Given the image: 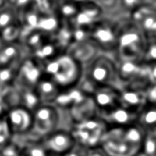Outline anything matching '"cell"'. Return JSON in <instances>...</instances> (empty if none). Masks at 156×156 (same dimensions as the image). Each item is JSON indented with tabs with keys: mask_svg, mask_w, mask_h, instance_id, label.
Returning a JSON list of instances; mask_svg holds the SVG:
<instances>
[{
	"mask_svg": "<svg viewBox=\"0 0 156 156\" xmlns=\"http://www.w3.org/2000/svg\"><path fill=\"white\" fill-rule=\"evenodd\" d=\"M85 93H90L99 87H112L121 90L122 84L119 79L116 60L100 53L82 69V77L78 85Z\"/></svg>",
	"mask_w": 156,
	"mask_h": 156,
	"instance_id": "obj_1",
	"label": "cell"
},
{
	"mask_svg": "<svg viewBox=\"0 0 156 156\" xmlns=\"http://www.w3.org/2000/svg\"><path fill=\"white\" fill-rule=\"evenodd\" d=\"M43 74L61 90L77 87L82 77L83 67L69 54H59L42 63Z\"/></svg>",
	"mask_w": 156,
	"mask_h": 156,
	"instance_id": "obj_2",
	"label": "cell"
},
{
	"mask_svg": "<svg viewBox=\"0 0 156 156\" xmlns=\"http://www.w3.org/2000/svg\"><path fill=\"white\" fill-rule=\"evenodd\" d=\"M147 38L129 18L120 21L115 60H142Z\"/></svg>",
	"mask_w": 156,
	"mask_h": 156,
	"instance_id": "obj_3",
	"label": "cell"
},
{
	"mask_svg": "<svg viewBox=\"0 0 156 156\" xmlns=\"http://www.w3.org/2000/svg\"><path fill=\"white\" fill-rule=\"evenodd\" d=\"M120 21L102 17L91 27L89 34V38L99 51L113 58L117 50Z\"/></svg>",
	"mask_w": 156,
	"mask_h": 156,
	"instance_id": "obj_4",
	"label": "cell"
},
{
	"mask_svg": "<svg viewBox=\"0 0 156 156\" xmlns=\"http://www.w3.org/2000/svg\"><path fill=\"white\" fill-rule=\"evenodd\" d=\"M107 129V124L97 115L72 125L69 131L77 144L89 149L101 145Z\"/></svg>",
	"mask_w": 156,
	"mask_h": 156,
	"instance_id": "obj_5",
	"label": "cell"
},
{
	"mask_svg": "<svg viewBox=\"0 0 156 156\" xmlns=\"http://www.w3.org/2000/svg\"><path fill=\"white\" fill-rule=\"evenodd\" d=\"M33 127L31 134L42 138L61 128L62 112L54 104H39L33 112Z\"/></svg>",
	"mask_w": 156,
	"mask_h": 156,
	"instance_id": "obj_6",
	"label": "cell"
},
{
	"mask_svg": "<svg viewBox=\"0 0 156 156\" xmlns=\"http://www.w3.org/2000/svg\"><path fill=\"white\" fill-rule=\"evenodd\" d=\"M116 65L122 87L145 90L150 84L148 65L142 60H116Z\"/></svg>",
	"mask_w": 156,
	"mask_h": 156,
	"instance_id": "obj_7",
	"label": "cell"
},
{
	"mask_svg": "<svg viewBox=\"0 0 156 156\" xmlns=\"http://www.w3.org/2000/svg\"><path fill=\"white\" fill-rule=\"evenodd\" d=\"M43 76L42 63L30 55H27L19 63L15 87L18 89L34 90Z\"/></svg>",
	"mask_w": 156,
	"mask_h": 156,
	"instance_id": "obj_8",
	"label": "cell"
},
{
	"mask_svg": "<svg viewBox=\"0 0 156 156\" xmlns=\"http://www.w3.org/2000/svg\"><path fill=\"white\" fill-rule=\"evenodd\" d=\"M40 142L49 154L56 156H62L76 145L70 131L65 128H59L40 138Z\"/></svg>",
	"mask_w": 156,
	"mask_h": 156,
	"instance_id": "obj_9",
	"label": "cell"
},
{
	"mask_svg": "<svg viewBox=\"0 0 156 156\" xmlns=\"http://www.w3.org/2000/svg\"><path fill=\"white\" fill-rule=\"evenodd\" d=\"M5 119L13 137L25 136L31 133L33 127L32 112L22 106L10 108Z\"/></svg>",
	"mask_w": 156,
	"mask_h": 156,
	"instance_id": "obj_10",
	"label": "cell"
},
{
	"mask_svg": "<svg viewBox=\"0 0 156 156\" xmlns=\"http://www.w3.org/2000/svg\"><path fill=\"white\" fill-rule=\"evenodd\" d=\"M102 17H104V15L101 8L90 0L80 5L78 13L69 25L71 28H81L90 31Z\"/></svg>",
	"mask_w": 156,
	"mask_h": 156,
	"instance_id": "obj_11",
	"label": "cell"
},
{
	"mask_svg": "<svg viewBox=\"0 0 156 156\" xmlns=\"http://www.w3.org/2000/svg\"><path fill=\"white\" fill-rule=\"evenodd\" d=\"M130 19L140 28L147 40L156 38V5L142 6L130 15Z\"/></svg>",
	"mask_w": 156,
	"mask_h": 156,
	"instance_id": "obj_12",
	"label": "cell"
},
{
	"mask_svg": "<svg viewBox=\"0 0 156 156\" xmlns=\"http://www.w3.org/2000/svg\"><path fill=\"white\" fill-rule=\"evenodd\" d=\"M90 97L97 109L98 115L121 106L120 90L112 87H99L91 93Z\"/></svg>",
	"mask_w": 156,
	"mask_h": 156,
	"instance_id": "obj_13",
	"label": "cell"
},
{
	"mask_svg": "<svg viewBox=\"0 0 156 156\" xmlns=\"http://www.w3.org/2000/svg\"><path fill=\"white\" fill-rule=\"evenodd\" d=\"M107 156H135L141 148L121 137L104 134L100 145Z\"/></svg>",
	"mask_w": 156,
	"mask_h": 156,
	"instance_id": "obj_14",
	"label": "cell"
},
{
	"mask_svg": "<svg viewBox=\"0 0 156 156\" xmlns=\"http://www.w3.org/2000/svg\"><path fill=\"white\" fill-rule=\"evenodd\" d=\"M66 53L69 54L82 67H84L93 58H95L101 52L90 38H86L83 40L72 42L67 48Z\"/></svg>",
	"mask_w": 156,
	"mask_h": 156,
	"instance_id": "obj_15",
	"label": "cell"
},
{
	"mask_svg": "<svg viewBox=\"0 0 156 156\" xmlns=\"http://www.w3.org/2000/svg\"><path fill=\"white\" fill-rule=\"evenodd\" d=\"M98 116L103 120L109 128L125 127L137 123L138 112L122 106H118L111 111L101 113Z\"/></svg>",
	"mask_w": 156,
	"mask_h": 156,
	"instance_id": "obj_16",
	"label": "cell"
},
{
	"mask_svg": "<svg viewBox=\"0 0 156 156\" xmlns=\"http://www.w3.org/2000/svg\"><path fill=\"white\" fill-rule=\"evenodd\" d=\"M27 54L21 42L0 41V68L18 64Z\"/></svg>",
	"mask_w": 156,
	"mask_h": 156,
	"instance_id": "obj_17",
	"label": "cell"
},
{
	"mask_svg": "<svg viewBox=\"0 0 156 156\" xmlns=\"http://www.w3.org/2000/svg\"><path fill=\"white\" fill-rule=\"evenodd\" d=\"M120 101L121 106L139 112L147 104L145 90L122 87L120 90Z\"/></svg>",
	"mask_w": 156,
	"mask_h": 156,
	"instance_id": "obj_18",
	"label": "cell"
},
{
	"mask_svg": "<svg viewBox=\"0 0 156 156\" xmlns=\"http://www.w3.org/2000/svg\"><path fill=\"white\" fill-rule=\"evenodd\" d=\"M34 90L41 103L53 104L59 95L61 89L53 80L43 74Z\"/></svg>",
	"mask_w": 156,
	"mask_h": 156,
	"instance_id": "obj_19",
	"label": "cell"
},
{
	"mask_svg": "<svg viewBox=\"0 0 156 156\" xmlns=\"http://www.w3.org/2000/svg\"><path fill=\"white\" fill-rule=\"evenodd\" d=\"M137 124L147 133L156 130V105L146 104L139 112Z\"/></svg>",
	"mask_w": 156,
	"mask_h": 156,
	"instance_id": "obj_20",
	"label": "cell"
},
{
	"mask_svg": "<svg viewBox=\"0 0 156 156\" xmlns=\"http://www.w3.org/2000/svg\"><path fill=\"white\" fill-rule=\"evenodd\" d=\"M24 27L21 22H16L0 29V41L2 42H21L24 33Z\"/></svg>",
	"mask_w": 156,
	"mask_h": 156,
	"instance_id": "obj_21",
	"label": "cell"
},
{
	"mask_svg": "<svg viewBox=\"0 0 156 156\" xmlns=\"http://www.w3.org/2000/svg\"><path fill=\"white\" fill-rule=\"evenodd\" d=\"M19 63L0 68V90L13 87L15 85Z\"/></svg>",
	"mask_w": 156,
	"mask_h": 156,
	"instance_id": "obj_22",
	"label": "cell"
},
{
	"mask_svg": "<svg viewBox=\"0 0 156 156\" xmlns=\"http://www.w3.org/2000/svg\"><path fill=\"white\" fill-rule=\"evenodd\" d=\"M122 9L130 16L134 10L145 6V5H156V0H120Z\"/></svg>",
	"mask_w": 156,
	"mask_h": 156,
	"instance_id": "obj_23",
	"label": "cell"
},
{
	"mask_svg": "<svg viewBox=\"0 0 156 156\" xmlns=\"http://www.w3.org/2000/svg\"><path fill=\"white\" fill-rule=\"evenodd\" d=\"M13 140V135L9 130L6 121L4 118H0V152L9 144Z\"/></svg>",
	"mask_w": 156,
	"mask_h": 156,
	"instance_id": "obj_24",
	"label": "cell"
},
{
	"mask_svg": "<svg viewBox=\"0 0 156 156\" xmlns=\"http://www.w3.org/2000/svg\"><path fill=\"white\" fill-rule=\"evenodd\" d=\"M142 61L145 64H153L156 62V38L147 41Z\"/></svg>",
	"mask_w": 156,
	"mask_h": 156,
	"instance_id": "obj_25",
	"label": "cell"
},
{
	"mask_svg": "<svg viewBox=\"0 0 156 156\" xmlns=\"http://www.w3.org/2000/svg\"><path fill=\"white\" fill-rule=\"evenodd\" d=\"M91 1H93L96 5H98L101 8L104 16L110 10H111V12H112L118 8L122 9L120 0H91Z\"/></svg>",
	"mask_w": 156,
	"mask_h": 156,
	"instance_id": "obj_26",
	"label": "cell"
},
{
	"mask_svg": "<svg viewBox=\"0 0 156 156\" xmlns=\"http://www.w3.org/2000/svg\"><path fill=\"white\" fill-rule=\"evenodd\" d=\"M146 101L148 104L156 105V83H150L145 89Z\"/></svg>",
	"mask_w": 156,
	"mask_h": 156,
	"instance_id": "obj_27",
	"label": "cell"
},
{
	"mask_svg": "<svg viewBox=\"0 0 156 156\" xmlns=\"http://www.w3.org/2000/svg\"><path fill=\"white\" fill-rule=\"evenodd\" d=\"M85 151H86L85 148L76 144V145L71 150H69L68 153H66L62 156H84Z\"/></svg>",
	"mask_w": 156,
	"mask_h": 156,
	"instance_id": "obj_28",
	"label": "cell"
},
{
	"mask_svg": "<svg viewBox=\"0 0 156 156\" xmlns=\"http://www.w3.org/2000/svg\"><path fill=\"white\" fill-rule=\"evenodd\" d=\"M84 156H107L105 152L101 146H96L92 148L86 149Z\"/></svg>",
	"mask_w": 156,
	"mask_h": 156,
	"instance_id": "obj_29",
	"label": "cell"
},
{
	"mask_svg": "<svg viewBox=\"0 0 156 156\" xmlns=\"http://www.w3.org/2000/svg\"><path fill=\"white\" fill-rule=\"evenodd\" d=\"M148 65V79L150 83H156V62Z\"/></svg>",
	"mask_w": 156,
	"mask_h": 156,
	"instance_id": "obj_30",
	"label": "cell"
},
{
	"mask_svg": "<svg viewBox=\"0 0 156 156\" xmlns=\"http://www.w3.org/2000/svg\"><path fill=\"white\" fill-rule=\"evenodd\" d=\"M8 110H9V108L7 107V105L4 101V100L2 98V95L0 93V118H4Z\"/></svg>",
	"mask_w": 156,
	"mask_h": 156,
	"instance_id": "obj_31",
	"label": "cell"
},
{
	"mask_svg": "<svg viewBox=\"0 0 156 156\" xmlns=\"http://www.w3.org/2000/svg\"><path fill=\"white\" fill-rule=\"evenodd\" d=\"M67 1H70V2L75 3V4H77V5H81V4H84V3L89 2V1H90V0H67Z\"/></svg>",
	"mask_w": 156,
	"mask_h": 156,
	"instance_id": "obj_32",
	"label": "cell"
},
{
	"mask_svg": "<svg viewBox=\"0 0 156 156\" xmlns=\"http://www.w3.org/2000/svg\"><path fill=\"white\" fill-rule=\"evenodd\" d=\"M135 156H147V155H146L145 154H144L142 151H140V152H139V153H138V154H137Z\"/></svg>",
	"mask_w": 156,
	"mask_h": 156,
	"instance_id": "obj_33",
	"label": "cell"
}]
</instances>
